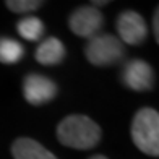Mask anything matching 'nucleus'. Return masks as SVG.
Segmentation results:
<instances>
[{"label":"nucleus","instance_id":"7ed1b4c3","mask_svg":"<svg viewBox=\"0 0 159 159\" xmlns=\"http://www.w3.org/2000/svg\"><path fill=\"white\" fill-rule=\"evenodd\" d=\"M125 47L119 38L107 33H99L93 36L84 47V55L89 63L96 67H109L122 60Z\"/></svg>","mask_w":159,"mask_h":159},{"label":"nucleus","instance_id":"f257e3e1","mask_svg":"<svg viewBox=\"0 0 159 159\" xmlns=\"http://www.w3.org/2000/svg\"><path fill=\"white\" fill-rule=\"evenodd\" d=\"M102 132L93 119L73 114L65 117L57 127V140L73 149H91L99 144Z\"/></svg>","mask_w":159,"mask_h":159},{"label":"nucleus","instance_id":"423d86ee","mask_svg":"<svg viewBox=\"0 0 159 159\" xmlns=\"http://www.w3.org/2000/svg\"><path fill=\"white\" fill-rule=\"evenodd\" d=\"M122 81L133 91H149L154 86V70L141 59H132L122 70Z\"/></svg>","mask_w":159,"mask_h":159},{"label":"nucleus","instance_id":"9d476101","mask_svg":"<svg viewBox=\"0 0 159 159\" xmlns=\"http://www.w3.org/2000/svg\"><path fill=\"white\" fill-rule=\"evenodd\" d=\"M16 30H18V34L23 39L36 42L44 34V23L36 16H26V18H21L18 21Z\"/></svg>","mask_w":159,"mask_h":159},{"label":"nucleus","instance_id":"6e6552de","mask_svg":"<svg viewBox=\"0 0 159 159\" xmlns=\"http://www.w3.org/2000/svg\"><path fill=\"white\" fill-rule=\"evenodd\" d=\"M11 156L15 159H59L39 141L28 138V136H21L13 141Z\"/></svg>","mask_w":159,"mask_h":159},{"label":"nucleus","instance_id":"4468645a","mask_svg":"<svg viewBox=\"0 0 159 159\" xmlns=\"http://www.w3.org/2000/svg\"><path fill=\"white\" fill-rule=\"evenodd\" d=\"M107 3H109V2H93L91 5L96 8V7H104V5H107Z\"/></svg>","mask_w":159,"mask_h":159},{"label":"nucleus","instance_id":"f03ea898","mask_svg":"<svg viewBox=\"0 0 159 159\" xmlns=\"http://www.w3.org/2000/svg\"><path fill=\"white\" fill-rule=\"evenodd\" d=\"M132 138L141 153L159 157V112L141 107L132 122Z\"/></svg>","mask_w":159,"mask_h":159},{"label":"nucleus","instance_id":"20e7f679","mask_svg":"<svg viewBox=\"0 0 159 159\" xmlns=\"http://www.w3.org/2000/svg\"><path fill=\"white\" fill-rule=\"evenodd\" d=\"M102 25H104L102 13L98 8H94L93 5L80 7L68 18V26H70L71 33L80 36V38L91 39L93 36L99 34Z\"/></svg>","mask_w":159,"mask_h":159},{"label":"nucleus","instance_id":"9b49d317","mask_svg":"<svg viewBox=\"0 0 159 159\" xmlns=\"http://www.w3.org/2000/svg\"><path fill=\"white\" fill-rule=\"evenodd\" d=\"M25 49L20 42L10 38H0V62L2 63H16L23 59Z\"/></svg>","mask_w":159,"mask_h":159},{"label":"nucleus","instance_id":"0eeeda50","mask_svg":"<svg viewBox=\"0 0 159 159\" xmlns=\"http://www.w3.org/2000/svg\"><path fill=\"white\" fill-rule=\"evenodd\" d=\"M23 94L30 104L42 106L57 96V84L44 75L30 73L23 81Z\"/></svg>","mask_w":159,"mask_h":159},{"label":"nucleus","instance_id":"39448f33","mask_svg":"<svg viewBox=\"0 0 159 159\" xmlns=\"http://www.w3.org/2000/svg\"><path fill=\"white\" fill-rule=\"evenodd\" d=\"M115 26H117V33L120 36L119 39L122 41V44L125 42L128 46H138L148 36L146 21L140 13L133 10L122 11L115 21Z\"/></svg>","mask_w":159,"mask_h":159},{"label":"nucleus","instance_id":"2eb2a0df","mask_svg":"<svg viewBox=\"0 0 159 159\" xmlns=\"http://www.w3.org/2000/svg\"><path fill=\"white\" fill-rule=\"evenodd\" d=\"M89 159H109V157H106V156H102V154H96V156H93V157H89Z\"/></svg>","mask_w":159,"mask_h":159},{"label":"nucleus","instance_id":"ddd939ff","mask_svg":"<svg viewBox=\"0 0 159 159\" xmlns=\"http://www.w3.org/2000/svg\"><path fill=\"white\" fill-rule=\"evenodd\" d=\"M153 30H154V38H156V42L159 44V7L156 8L154 15H153Z\"/></svg>","mask_w":159,"mask_h":159},{"label":"nucleus","instance_id":"1a4fd4ad","mask_svg":"<svg viewBox=\"0 0 159 159\" xmlns=\"http://www.w3.org/2000/svg\"><path fill=\"white\" fill-rule=\"evenodd\" d=\"M65 55H67L65 46L62 44V41L57 39V38H47L46 41H42L38 46L36 54H34L36 60L41 65H46V67L63 62Z\"/></svg>","mask_w":159,"mask_h":159},{"label":"nucleus","instance_id":"f8f14e48","mask_svg":"<svg viewBox=\"0 0 159 159\" xmlns=\"http://www.w3.org/2000/svg\"><path fill=\"white\" fill-rule=\"evenodd\" d=\"M5 5L13 13H30L41 8L44 2H39V0H8V2H5Z\"/></svg>","mask_w":159,"mask_h":159}]
</instances>
